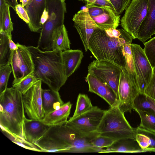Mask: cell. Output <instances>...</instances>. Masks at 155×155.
Listing matches in <instances>:
<instances>
[{"label":"cell","mask_w":155,"mask_h":155,"mask_svg":"<svg viewBox=\"0 0 155 155\" xmlns=\"http://www.w3.org/2000/svg\"><path fill=\"white\" fill-rule=\"evenodd\" d=\"M97 134L85 136L65 125L51 126L35 145L41 152L100 153L103 149L90 142Z\"/></svg>","instance_id":"obj_1"},{"label":"cell","mask_w":155,"mask_h":155,"mask_svg":"<svg viewBox=\"0 0 155 155\" xmlns=\"http://www.w3.org/2000/svg\"><path fill=\"white\" fill-rule=\"evenodd\" d=\"M34 64V76L46 84L50 89L58 91L68 78L64 70L60 51H43L37 47L27 46Z\"/></svg>","instance_id":"obj_2"},{"label":"cell","mask_w":155,"mask_h":155,"mask_svg":"<svg viewBox=\"0 0 155 155\" xmlns=\"http://www.w3.org/2000/svg\"><path fill=\"white\" fill-rule=\"evenodd\" d=\"M22 96L13 86L0 93V124L3 131L16 138L17 143L31 145L24 137L23 124L25 116Z\"/></svg>","instance_id":"obj_3"},{"label":"cell","mask_w":155,"mask_h":155,"mask_svg":"<svg viewBox=\"0 0 155 155\" xmlns=\"http://www.w3.org/2000/svg\"><path fill=\"white\" fill-rule=\"evenodd\" d=\"M120 30V36L115 37L108 35L105 30L96 29L90 39L88 50L96 60L108 61L125 68L123 47L130 34L123 29Z\"/></svg>","instance_id":"obj_4"},{"label":"cell","mask_w":155,"mask_h":155,"mask_svg":"<svg viewBox=\"0 0 155 155\" xmlns=\"http://www.w3.org/2000/svg\"><path fill=\"white\" fill-rule=\"evenodd\" d=\"M96 132L99 135L114 141L125 138L135 139V128L130 125L124 113L117 106L106 110Z\"/></svg>","instance_id":"obj_5"},{"label":"cell","mask_w":155,"mask_h":155,"mask_svg":"<svg viewBox=\"0 0 155 155\" xmlns=\"http://www.w3.org/2000/svg\"><path fill=\"white\" fill-rule=\"evenodd\" d=\"M48 18L40 31L37 47L43 51L52 50V37L54 30L64 24L67 12L65 0H46Z\"/></svg>","instance_id":"obj_6"},{"label":"cell","mask_w":155,"mask_h":155,"mask_svg":"<svg viewBox=\"0 0 155 155\" xmlns=\"http://www.w3.org/2000/svg\"><path fill=\"white\" fill-rule=\"evenodd\" d=\"M106 110L97 106L74 118L71 117L64 124L76 132L85 136L97 134V128Z\"/></svg>","instance_id":"obj_7"},{"label":"cell","mask_w":155,"mask_h":155,"mask_svg":"<svg viewBox=\"0 0 155 155\" xmlns=\"http://www.w3.org/2000/svg\"><path fill=\"white\" fill-rule=\"evenodd\" d=\"M148 0H131L120 21L123 29L137 38L139 29L148 11Z\"/></svg>","instance_id":"obj_8"},{"label":"cell","mask_w":155,"mask_h":155,"mask_svg":"<svg viewBox=\"0 0 155 155\" xmlns=\"http://www.w3.org/2000/svg\"><path fill=\"white\" fill-rule=\"evenodd\" d=\"M16 44L18 49L12 51L10 61L14 78L12 85L32 73L34 70L32 57L27 46L18 43Z\"/></svg>","instance_id":"obj_9"},{"label":"cell","mask_w":155,"mask_h":155,"mask_svg":"<svg viewBox=\"0 0 155 155\" xmlns=\"http://www.w3.org/2000/svg\"><path fill=\"white\" fill-rule=\"evenodd\" d=\"M122 68L110 61L96 59L89 64L88 72L106 83L113 90L118 100V88Z\"/></svg>","instance_id":"obj_10"},{"label":"cell","mask_w":155,"mask_h":155,"mask_svg":"<svg viewBox=\"0 0 155 155\" xmlns=\"http://www.w3.org/2000/svg\"><path fill=\"white\" fill-rule=\"evenodd\" d=\"M134 65L140 92L144 93L145 89L150 82L153 69L143 49L138 44L131 45Z\"/></svg>","instance_id":"obj_11"},{"label":"cell","mask_w":155,"mask_h":155,"mask_svg":"<svg viewBox=\"0 0 155 155\" xmlns=\"http://www.w3.org/2000/svg\"><path fill=\"white\" fill-rule=\"evenodd\" d=\"M140 92L129 77L125 68H122L118 88L117 106L123 113L131 112L134 99Z\"/></svg>","instance_id":"obj_12"},{"label":"cell","mask_w":155,"mask_h":155,"mask_svg":"<svg viewBox=\"0 0 155 155\" xmlns=\"http://www.w3.org/2000/svg\"><path fill=\"white\" fill-rule=\"evenodd\" d=\"M41 83V80H38L23 95L22 100L25 112L29 119L40 120L44 117Z\"/></svg>","instance_id":"obj_13"},{"label":"cell","mask_w":155,"mask_h":155,"mask_svg":"<svg viewBox=\"0 0 155 155\" xmlns=\"http://www.w3.org/2000/svg\"><path fill=\"white\" fill-rule=\"evenodd\" d=\"M86 7L93 20L100 29H117L120 21V15L111 9L94 4H87Z\"/></svg>","instance_id":"obj_14"},{"label":"cell","mask_w":155,"mask_h":155,"mask_svg":"<svg viewBox=\"0 0 155 155\" xmlns=\"http://www.w3.org/2000/svg\"><path fill=\"white\" fill-rule=\"evenodd\" d=\"M72 20L87 51L91 38L95 30L99 28L91 17L86 7L75 14Z\"/></svg>","instance_id":"obj_15"},{"label":"cell","mask_w":155,"mask_h":155,"mask_svg":"<svg viewBox=\"0 0 155 155\" xmlns=\"http://www.w3.org/2000/svg\"><path fill=\"white\" fill-rule=\"evenodd\" d=\"M85 78L88 85L89 91L102 98L110 107L117 106L118 98L113 90L106 83L88 73Z\"/></svg>","instance_id":"obj_16"},{"label":"cell","mask_w":155,"mask_h":155,"mask_svg":"<svg viewBox=\"0 0 155 155\" xmlns=\"http://www.w3.org/2000/svg\"><path fill=\"white\" fill-rule=\"evenodd\" d=\"M50 127L40 120L28 119L25 117L23 124L24 138L27 142L35 145L43 136Z\"/></svg>","instance_id":"obj_17"},{"label":"cell","mask_w":155,"mask_h":155,"mask_svg":"<svg viewBox=\"0 0 155 155\" xmlns=\"http://www.w3.org/2000/svg\"><path fill=\"white\" fill-rule=\"evenodd\" d=\"M148 11L140 26L137 38L143 43L155 34V0H148Z\"/></svg>","instance_id":"obj_18"},{"label":"cell","mask_w":155,"mask_h":155,"mask_svg":"<svg viewBox=\"0 0 155 155\" xmlns=\"http://www.w3.org/2000/svg\"><path fill=\"white\" fill-rule=\"evenodd\" d=\"M72 105L70 101L64 103L59 109L45 115L40 120L50 126L64 125L68 121Z\"/></svg>","instance_id":"obj_19"},{"label":"cell","mask_w":155,"mask_h":155,"mask_svg":"<svg viewBox=\"0 0 155 155\" xmlns=\"http://www.w3.org/2000/svg\"><path fill=\"white\" fill-rule=\"evenodd\" d=\"M146 152L139 146L135 139H122L115 141L110 146L102 149L100 153H138Z\"/></svg>","instance_id":"obj_20"},{"label":"cell","mask_w":155,"mask_h":155,"mask_svg":"<svg viewBox=\"0 0 155 155\" xmlns=\"http://www.w3.org/2000/svg\"><path fill=\"white\" fill-rule=\"evenodd\" d=\"M61 55L65 74L68 78L80 65L83 53L80 50L69 49L61 51Z\"/></svg>","instance_id":"obj_21"},{"label":"cell","mask_w":155,"mask_h":155,"mask_svg":"<svg viewBox=\"0 0 155 155\" xmlns=\"http://www.w3.org/2000/svg\"><path fill=\"white\" fill-rule=\"evenodd\" d=\"M46 1V0H32L31 5L27 10L30 19L28 26L32 32H40L42 28L40 21L45 8Z\"/></svg>","instance_id":"obj_22"},{"label":"cell","mask_w":155,"mask_h":155,"mask_svg":"<svg viewBox=\"0 0 155 155\" xmlns=\"http://www.w3.org/2000/svg\"><path fill=\"white\" fill-rule=\"evenodd\" d=\"M42 98L45 115L59 109L64 104L58 91L51 89H42Z\"/></svg>","instance_id":"obj_23"},{"label":"cell","mask_w":155,"mask_h":155,"mask_svg":"<svg viewBox=\"0 0 155 155\" xmlns=\"http://www.w3.org/2000/svg\"><path fill=\"white\" fill-rule=\"evenodd\" d=\"M135 138L142 149L155 152V133L138 127L135 128Z\"/></svg>","instance_id":"obj_24"},{"label":"cell","mask_w":155,"mask_h":155,"mask_svg":"<svg viewBox=\"0 0 155 155\" xmlns=\"http://www.w3.org/2000/svg\"><path fill=\"white\" fill-rule=\"evenodd\" d=\"M52 50L62 51L70 49V42L64 24L54 30L52 35Z\"/></svg>","instance_id":"obj_25"},{"label":"cell","mask_w":155,"mask_h":155,"mask_svg":"<svg viewBox=\"0 0 155 155\" xmlns=\"http://www.w3.org/2000/svg\"><path fill=\"white\" fill-rule=\"evenodd\" d=\"M133 39V37L130 34L124 45L123 48L126 61L125 68L128 72L130 80L138 89L137 80L131 46Z\"/></svg>","instance_id":"obj_26"},{"label":"cell","mask_w":155,"mask_h":155,"mask_svg":"<svg viewBox=\"0 0 155 155\" xmlns=\"http://www.w3.org/2000/svg\"><path fill=\"white\" fill-rule=\"evenodd\" d=\"M133 109L149 112L155 116V100L139 92L134 99Z\"/></svg>","instance_id":"obj_27"},{"label":"cell","mask_w":155,"mask_h":155,"mask_svg":"<svg viewBox=\"0 0 155 155\" xmlns=\"http://www.w3.org/2000/svg\"><path fill=\"white\" fill-rule=\"evenodd\" d=\"M11 52L8 35L4 31H0V66L10 64Z\"/></svg>","instance_id":"obj_28"},{"label":"cell","mask_w":155,"mask_h":155,"mask_svg":"<svg viewBox=\"0 0 155 155\" xmlns=\"http://www.w3.org/2000/svg\"><path fill=\"white\" fill-rule=\"evenodd\" d=\"M93 107L88 96L80 93L77 97L74 112L71 117H76L91 109Z\"/></svg>","instance_id":"obj_29"},{"label":"cell","mask_w":155,"mask_h":155,"mask_svg":"<svg viewBox=\"0 0 155 155\" xmlns=\"http://www.w3.org/2000/svg\"><path fill=\"white\" fill-rule=\"evenodd\" d=\"M141 120L139 127L155 133V116L146 111H137Z\"/></svg>","instance_id":"obj_30"},{"label":"cell","mask_w":155,"mask_h":155,"mask_svg":"<svg viewBox=\"0 0 155 155\" xmlns=\"http://www.w3.org/2000/svg\"><path fill=\"white\" fill-rule=\"evenodd\" d=\"M38 80L33 73L29 74L18 83L12 85V86L23 95L28 91Z\"/></svg>","instance_id":"obj_31"},{"label":"cell","mask_w":155,"mask_h":155,"mask_svg":"<svg viewBox=\"0 0 155 155\" xmlns=\"http://www.w3.org/2000/svg\"><path fill=\"white\" fill-rule=\"evenodd\" d=\"M12 69L10 64L0 66V93L7 89L8 81Z\"/></svg>","instance_id":"obj_32"},{"label":"cell","mask_w":155,"mask_h":155,"mask_svg":"<svg viewBox=\"0 0 155 155\" xmlns=\"http://www.w3.org/2000/svg\"><path fill=\"white\" fill-rule=\"evenodd\" d=\"M10 6L7 4L4 12L3 21L0 23V31L6 32L8 35H12L13 30V23L12 21L10 11Z\"/></svg>","instance_id":"obj_33"},{"label":"cell","mask_w":155,"mask_h":155,"mask_svg":"<svg viewBox=\"0 0 155 155\" xmlns=\"http://www.w3.org/2000/svg\"><path fill=\"white\" fill-rule=\"evenodd\" d=\"M144 51L152 68H155V36L143 43Z\"/></svg>","instance_id":"obj_34"},{"label":"cell","mask_w":155,"mask_h":155,"mask_svg":"<svg viewBox=\"0 0 155 155\" xmlns=\"http://www.w3.org/2000/svg\"><path fill=\"white\" fill-rule=\"evenodd\" d=\"M115 141L113 139L98 134L93 137L90 140V143L96 147L102 148L111 146Z\"/></svg>","instance_id":"obj_35"},{"label":"cell","mask_w":155,"mask_h":155,"mask_svg":"<svg viewBox=\"0 0 155 155\" xmlns=\"http://www.w3.org/2000/svg\"><path fill=\"white\" fill-rule=\"evenodd\" d=\"M112 4L115 13L120 15L127 8L131 0H108Z\"/></svg>","instance_id":"obj_36"},{"label":"cell","mask_w":155,"mask_h":155,"mask_svg":"<svg viewBox=\"0 0 155 155\" xmlns=\"http://www.w3.org/2000/svg\"><path fill=\"white\" fill-rule=\"evenodd\" d=\"M15 11L18 16L23 20L27 24L30 22V19L25 8L22 6L21 4H18L15 7Z\"/></svg>","instance_id":"obj_37"},{"label":"cell","mask_w":155,"mask_h":155,"mask_svg":"<svg viewBox=\"0 0 155 155\" xmlns=\"http://www.w3.org/2000/svg\"><path fill=\"white\" fill-rule=\"evenodd\" d=\"M144 93L155 100V75L153 74L150 82L145 89Z\"/></svg>","instance_id":"obj_38"},{"label":"cell","mask_w":155,"mask_h":155,"mask_svg":"<svg viewBox=\"0 0 155 155\" xmlns=\"http://www.w3.org/2000/svg\"><path fill=\"white\" fill-rule=\"evenodd\" d=\"M48 12L45 8L43 12L40 19V23L42 27L43 25L48 19Z\"/></svg>","instance_id":"obj_39"},{"label":"cell","mask_w":155,"mask_h":155,"mask_svg":"<svg viewBox=\"0 0 155 155\" xmlns=\"http://www.w3.org/2000/svg\"><path fill=\"white\" fill-rule=\"evenodd\" d=\"M8 44L9 48L11 51L17 50L18 49V46L12 41V35H8Z\"/></svg>","instance_id":"obj_40"},{"label":"cell","mask_w":155,"mask_h":155,"mask_svg":"<svg viewBox=\"0 0 155 155\" xmlns=\"http://www.w3.org/2000/svg\"><path fill=\"white\" fill-rule=\"evenodd\" d=\"M6 3L15 11V6L18 3V0H5Z\"/></svg>","instance_id":"obj_41"},{"label":"cell","mask_w":155,"mask_h":155,"mask_svg":"<svg viewBox=\"0 0 155 155\" xmlns=\"http://www.w3.org/2000/svg\"><path fill=\"white\" fill-rule=\"evenodd\" d=\"M20 2L22 3V6L27 10L32 2V0H21Z\"/></svg>","instance_id":"obj_42"},{"label":"cell","mask_w":155,"mask_h":155,"mask_svg":"<svg viewBox=\"0 0 155 155\" xmlns=\"http://www.w3.org/2000/svg\"><path fill=\"white\" fill-rule=\"evenodd\" d=\"M79 0L80 1H81L83 2H85L86 3L87 2V0Z\"/></svg>","instance_id":"obj_43"},{"label":"cell","mask_w":155,"mask_h":155,"mask_svg":"<svg viewBox=\"0 0 155 155\" xmlns=\"http://www.w3.org/2000/svg\"><path fill=\"white\" fill-rule=\"evenodd\" d=\"M153 74L155 75V68L153 69Z\"/></svg>","instance_id":"obj_44"}]
</instances>
